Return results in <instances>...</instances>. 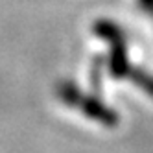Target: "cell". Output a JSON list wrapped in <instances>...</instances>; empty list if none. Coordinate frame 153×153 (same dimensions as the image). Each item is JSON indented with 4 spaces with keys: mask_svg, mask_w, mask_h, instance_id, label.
Segmentation results:
<instances>
[{
    "mask_svg": "<svg viewBox=\"0 0 153 153\" xmlns=\"http://www.w3.org/2000/svg\"><path fill=\"white\" fill-rule=\"evenodd\" d=\"M57 96H59V100L63 103H67L72 109H78L81 114H85L87 118L94 120V122H98V124L107 126V127L118 126V114H116V111H113L111 107H107L100 98L81 92L72 81L59 83Z\"/></svg>",
    "mask_w": 153,
    "mask_h": 153,
    "instance_id": "cell-1",
    "label": "cell"
},
{
    "mask_svg": "<svg viewBox=\"0 0 153 153\" xmlns=\"http://www.w3.org/2000/svg\"><path fill=\"white\" fill-rule=\"evenodd\" d=\"M131 70L129 65V53L126 41L111 42V52H109V72L113 78H127V74Z\"/></svg>",
    "mask_w": 153,
    "mask_h": 153,
    "instance_id": "cell-2",
    "label": "cell"
},
{
    "mask_svg": "<svg viewBox=\"0 0 153 153\" xmlns=\"http://www.w3.org/2000/svg\"><path fill=\"white\" fill-rule=\"evenodd\" d=\"M92 33L96 37L107 41L109 45H111V42H118V41H126L124 30L120 28L118 24H114L113 20H107V19L96 20V22L92 24Z\"/></svg>",
    "mask_w": 153,
    "mask_h": 153,
    "instance_id": "cell-3",
    "label": "cell"
},
{
    "mask_svg": "<svg viewBox=\"0 0 153 153\" xmlns=\"http://www.w3.org/2000/svg\"><path fill=\"white\" fill-rule=\"evenodd\" d=\"M127 78L135 85H138L142 91H146L149 96H153V76L151 74L140 70V68H131L129 74H127Z\"/></svg>",
    "mask_w": 153,
    "mask_h": 153,
    "instance_id": "cell-4",
    "label": "cell"
},
{
    "mask_svg": "<svg viewBox=\"0 0 153 153\" xmlns=\"http://www.w3.org/2000/svg\"><path fill=\"white\" fill-rule=\"evenodd\" d=\"M138 6L148 13H153V0H138Z\"/></svg>",
    "mask_w": 153,
    "mask_h": 153,
    "instance_id": "cell-5",
    "label": "cell"
}]
</instances>
